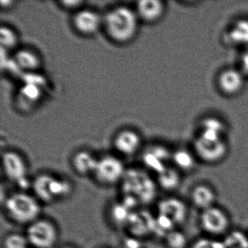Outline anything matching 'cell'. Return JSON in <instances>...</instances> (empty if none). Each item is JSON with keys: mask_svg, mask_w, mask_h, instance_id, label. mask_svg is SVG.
I'll list each match as a JSON object with an SVG mask.
<instances>
[{"mask_svg": "<svg viewBox=\"0 0 248 248\" xmlns=\"http://www.w3.org/2000/svg\"><path fill=\"white\" fill-rule=\"evenodd\" d=\"M139 21L135 10L120 5L108 11L103 17V27L110 40L124 44L136 37Z\"/></svg>", "mask_w": 248, "mask_h": 248, "instance_id": "1", "label": "cell"}, {"mask_svg": "<svg viewBox=\"0 0 248 248\" xmlns=\"http://www.w3.org/2000/svg\"><path fill=\"white\" fill-rule=\"evenodd\" d=\"M32 194L42 204H50L70 197L74 184L65 177L51 172H40L31 180Z\"/></svg>", "mask_w": 248, "mask_h": 248, "instance_id": "2", "label": "cell"}, {"mask_svg": "<svg viewBox=\"0 0 248 248\" xmlns=\"http://www.w3.org/2000/svg\"><path fill=\"white\" fill-rule=\"evenodd\" d=\"M120 185L123 197L134 199L139 204L153 202L159 187L148 172L136 168L126 169Z\"/></svg>", "mask_w": 248, "mask_h": 248, "instance_id": "3", "label": "cell"}, {"mask_svg": "<svg viewBox=\"0 0 248 248\" xmlns=\"http://www.w3.org/2000/svg\"><path fill=\"white\" fill-rule=\"evenodd\" d=\"M3 207L7 217L16 224L27 226L41 217V203L32 194L23 190L7 196Z\"/></svg>", "mask_w": 248, "mask_h": 248, "instance_id": "4", "label": "cell"}, {"mask_svg": "<svg viewBox=\"0 0 248 248\" xmlns=\"http://www.w3.org/2000/svg\"><path fill=\"white\" fill-rule=\"evenodd\" d=\"M198 160L208 165L222 162L227 156L229 145L226 136L200 131L192 147Z\"/></svg>", "mask_w": 248, "mask_h": 248, "instance_id": "5", "label": "cell"}, {"mask_svg": "<svg viewBox=\"0 0 248 248\" xmlns=\"http://www.w3.org/2000/svg\"><path fill=\"white\" fill-rule=\"evenodd\" d=\"M59 234L56 223L47 217H40L26 228L25 235L32 248H54Z\"/></svg>", "mask_w": 248, "mask_h": 248, "instance_id": "6", "label": "cell"}, {"mask_svg": "<svg viewBox=\"0 0 248 248\" xmlns=\"http://www.w3.org/2000/svg\"><path fill=\"white\" fill-rule=\"evenodd\" d=\"M2 166L5 178L25 191L30 187L28 165L22 155L15 151H5L2 155Z\"/></svg>", "mask_w": 248, "mask_h": 248, "instance_id": "7", "label": "cell"}, {"mask_svg": "<svg viewBox=\"0 0 248 248\" xmlns=\"http://www.w3.org/2000/svg\"><path fill=\"white\" fill-rule=\"evenodd\" d=\"M125 171L124 164L119 158L106 155L98 159L93 176L99 185L109 187L120 184Z\"/></svg>", "mask_w": 248, "mask_h": 248, "instance_id": "8", "label": "cell"}, {"mask_svg": "<svg viewBox=\"0 0 248 248\" xmlns=\"http://www.w3.org/2000/svg\"><path fill=\"white\" fill-rule=\"evenodd\" d=\"M248 79L239 67L225 68L216 77V88L223 96L234 98L245 91Z\"/></svg>", "mask_w": 248, "mask_h": 248, "instance_id": "9", "label": "cell"}, {"mask_svg": "<svg viewBox=\"0 0 248 248\" xmlns=\"http://www.w3.org/2000/svg\"><path fill=\"white\" fill-rule=\"evenodd\" d=\"M200 220L202 229L213 236L227 233L230 226V219L227 213L217 206L202 210Z\"/></svg>", "mask_w": 248, "mask_h": 248, "instance_id": "10", "label": "cell"}, {"mask_svg": "<svg viewBox=\"0 0 248 248\" xmlns=\"http://www.w3.org/2000/svg\"><path fill=\"white\" fill-rule=\"evenodd\" d=\"M72 25L81 35H93L103 26V18L93 10L81 8L74 14Z\"/></svg>", "mask_w": 248, "mask_h": 248, "instance_id": "11", "label": "cell"}, {"mask_svg": "<svg viewBox=\"0 0 248 248\" xmlns=\"http://www.w3.org/2000/svg\"><path fill=\"white\" fill-rule=\"evenodd\" d=\"M157 213L158 215L169 219L176 226L182 224L186 220L188 207L178 197H165L158 202Z\"/></svg>", "mask_w": 248, "mask_h": 248, "instance_id": "12", "label": "cell"}, {"mask_svg": "<svg viewBox=\"0 0 248 248\" xmlns=\"http://www.w3.org/2000/svg\"><path fill=\"white\" fill-rule=\"evenodd\" d=\"M126 226L132 236L140 239L155 232V217L143 210L132 212Z\"/></svg>", "mask_w": 248, "mask_h": 248, "instance_id": "13", "label": "cell"}, {"mask_svg": "<svg viewBox=\"0 0 248 248\" xmlns=\"http://www.w3.org/2000/svg\"><path fill=\"white\" fill-rule=\"evenodd\" d=\"M166 9L165 2L159 0H140L136 3L135 11L140 21L152 24L163 18Z\"/></svg>", "mask_w": 248, "mask_h": 248, "instance_id": "14", "label": "cell"}, {"mask_svg": "<svg viewBox=\"0 0 248 248\" xmlns=\"http://www.w3.org/2000/svg\"><path fill=\"white\" fill-rule=\"evenodd\" d=\"M141 139L137 132L133 130H123L116 135L114 147L124 156H131L139 150Z\"/></svg>", "mask_w": 248, "mask_h": 248, "instance_id": "15", "label": "cell"}, {"mask_svg": "<svg viewBox=\"0 0 248 248\" xmlns=\"http://www.w3.org/2000/svg\"><path fill=\"white\" fill-rule=\"evenodd\" d=\"M229 44L241 50L248 47V18L235 20L226 31Z\"/></svg>", "mask_w": 248, "mask_h": 248, "instance_id": "16", "label": "cell"}, {"mask_svg": "<svg viewBox=\"0 0 248 248\" xmlns=\"http://www.w3.org/2000/svg\"><path fill=\"white\" fill-rule=\"evenodd\" d=\"M172 154L165 148L155 146L148 151L143 156V162L148 169L156 172V175L168 166L167 162L171 159Z\"/></svg>", "mask_w": 248, "mask_h": 248, "instance_id": "17", "label": "cell"}, {"mask_svg": "<svg viewBox=\"0 0 248 248\" xmlns=\"http://www.w3.org/2000/svg\"><path fill=\"white\" fill-rule=\"evenodd\" d=\"M98 159L88 151H79L72 156V167L75 173L80 176L93 175L96 168Z\"/></svg>", "mask_w": 248, "mask_h": 248, "instance_id": "18", "label": "cell"}, {"mask_svg": "<svg viewBox=\"0 0 248 248\" xmlns=\"http://www.w3.org/2000/svg\"><path fill=\"white\" fill-rule=\"evenodd\" d=\"M191 200L197 208L204 210L215 205L216 193L211 186L207 184H198L191 191Z\"/></svg>", "mask_w": 248, "mask_h": 248, "instance_id": "19", "label": "cell"}, {"mask_svg": "<svg viewBox=\"0 0 248 248\" xmlns=\"http://www.w3.org/2000/svg\"><path fill=\"white\" fill-rule=\"evenodd\" d=\"M171 160L181 172H191L195 168L198 159L192 149L180 148L172 154Z\"/></svg>", "mask_w": 248, "mask_h": 248, "instance_id": "20", "label": "cell"}, {"mask_svg": "<svg viewBox=\"0 0 248 248\" xmlns=\"http://www.w3.org/2000/svg\"><path fill=\"white\" fill-rule=\"evenodd\" d=\"M14 58L17 66L22 70L35 71L41 66L40 56L31 49H19L16 52Z\"/></svg>", "mask_w": 248, "mask_h": 248, "instance_id": "21", "label": "cell"}, {"mask_svg": "<svg viewBox=\"0 0 248 248\" xmlns=\"http://www.w3.org/2000/svg\"><path fill=\"white\" fill-rule=\"evenodd\" d=\"M156 181L158 186L165 191H174L181 184V176L180 171L175 167L168 166L157 174Z\"/></svg>", "mask_w": 248, "mask_h": 248, "instance_id": "22", "label": "cell"}, {"mask_svg": "<svg viewBox=\"0 0 248 248\" xmlns=\"http://www.w3.org/2000/svg\"><path fill=\"white\" fill-rule=\"evenodd\" d=\"M223 242L226 248H248V236L240 230L228 232Z\"/></svg>", "mask_w": 248, "mask_h": 248, "instance_id": "23", "label": "cell"}, {"mask_svg": "<svg viewBox=\"0 0 248 248\" xmlns=\"http://www.w3.org/2000/svg\"><path fill=\"white\" fill-rule=\"evenodd\" d=\"M18 43V36L14 29L2 25L0 28V45L4 50L14 48Z\"/></svg>", "mask_w": 248, "mask_h": 248, "instance_id": "24", "label": "cell"}, {"mask_svg": "<svg viewBox=\"0 0 248 248\" xmlns=\"http://www.w3.org/2000/svg\"><path fill=\"white\" fill-rule=\"evenodd\" d=\"M30 244L25 233L11 232L5 235L2 241V248H29Z\"/></svg>", "mask_w": 248, "mask_h": 248, "instance_id": "25", "label": "cell"}, {"mask_svg": "<svg viewBox=\"0 0 248 248\" xmlns=\"http://www.w3.org/2000/svg\"><path fill=\"white\" fill-rule=\"evenodd\" d=\"M130 210H131L125 204L120 202L119 203H115V204L112 206L110 211V216L113 222L117 223V225H126L132 213Z\"/></svg>", "mask_w": 248, "mask_h": 248, "instance_id": "26", "label": "cell"}, {"mask_svg": "<svg viewBox=\"0 0 248 248\" xmlns=\"http://www.w3.org/2000/svg\"><path fill=\"white\" fill-rule=\"evenodd\" d=\"M165 243L169 248H185L187 238L185 233L181 231L174 229L165 236Z\"/></svg>", "mask_w": 248, "mask_h": 248, "instance_id": "27", "label": "cell"}, {"mask_svg": "<svg viewBox=\"0 0 248 248\" xmlns=\"http://www.w3.org/2000/svg\"><path fill=\"white\" fill-rule=\"evenodd\" d=\"M190 248H226L223 240L213 238H199L194 241Z\"/></svg>", "mask_w": 248, "mask_h": 248, "instance_id": "28", "label": "cell"}, {"mask_svg": "<svg viewBox=\"0 0 248 248\" xmlns=\"http://www.w3.org/2000/svg\"><path fill=\"white\" fill-rule=\"evenodd\" d=\"M238 67L248 79V47L242 50Z\"/></svg>", "mask_w": 248, "mask_h": 248, "instance_id": "29", "label": "cell"}, {"mask_svg": "<svg viewBox=\"0 0 248 248\" xmlns=\"http://www.w3.org/2000/svg\"><path fill=\"white\" fill-rule=\"evenodd\" d=\"M84 2L82 1H62L60 2V5H62L63 8H64L66 10H71V11H79L81 9L82 4Z\"/></svg>", "mask_w": 248, "mask_h": 248, "instance_id": "30", "label": "cell"}, {"mask_svg": "<svg viewBox=\"0 0 248 248\" xmlns=\"http://www.w3.org/2000/svg\"><path fill=\"white\" fill-rule=\"evenodd\" d=\"M124 246L125 248H140V239L132 236L131 238L126 239Z\"/></svg>", "mask_w": 248, "mask_h": 248, "instance_id": "31", "label": "cell"}, {"mask_svg": "<svg viewBox=\"0 0 248 248\" xmlns=\"http://www.w3.org/2000/svg\"><path fill=\"white\" fill-rule=\"evenodd\" d=\"M14 3V2H12V1H5V0H2L1 1V7L2 8H8L10 7H11V5H13V4Z\"/></svg>", "mask_w": 248, "mask_h": 248, "instance_id": "32", "label": "cell"}, {"mask_svg": "<svg viewBox=\"0 0 248 248\" xmlns=\"http://www.w3.org/2000/svg\"><path fill=\"white\" fill-rule=\"evenodd\" d=\"M109 248V247H101V248Z\"/></svg>", "mask_w": 248, "mask_h": 248, "instance_id": "33", "label": "cell"}]
</instances>
